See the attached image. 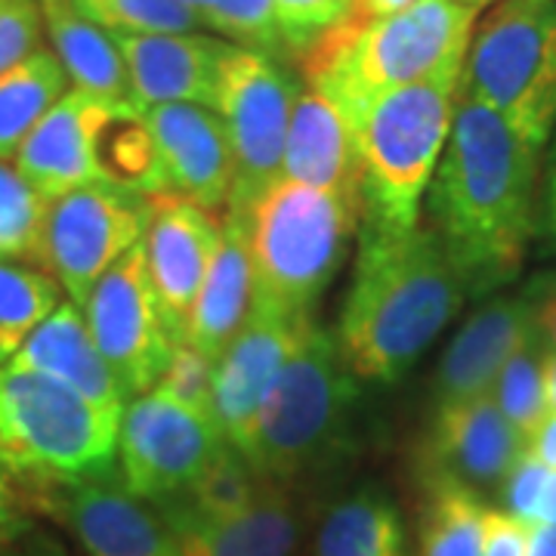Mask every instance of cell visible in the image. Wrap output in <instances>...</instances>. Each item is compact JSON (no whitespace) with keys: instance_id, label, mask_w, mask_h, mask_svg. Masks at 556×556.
I'll return each mask as SVG.
<instances>
[{"instance_id":"e575fe53","label":"cell","mask_w":556,"mask_h":556,"mask_svg":"<svg viewBox=\"0 0 556 556\" xmlns=\"http://www.w3.org/2000/svg\"><path fill=\"white\" fill-rule=\"evenodd\" d=\"M285 53L303 56L321 35L350 16L353 0H273Z\"/></svg>"},{"instance_id":"6da1fadb","label":"cell","mask_w":556,"mask_h":556,"mask_svg":"<svg viewBox=\"0 0 556 556\" xmlns=\"http://www.w3.org/2000/svg\"><path fill=\"white\" fill-rule=\"evenodd\" d=\"M538 155L497 112L457 93L430 217L470 294L501 288L522 266L535 232Z\"/></svg>"},{"instance_id":"1f68e13d","label":"cell","mask_w":556,"mask_h":556,"mask_svg":"<svg viewBox=\"0 0 556 556\" xmlns=\"http://www.w3.org/2000/svg\"><path fill=\"white\" fill-rule=\"evenodd\" d=\"M109 35H192L199 13L186 0H75Z\"/></svg>"},{"instance_id":"b9f144b4","label":"cell","mask_w":556,"mask_h":556,"mask_svg":"<svg viewBox=\"0 0 556 556\" xmlns=\"http://www.w3.org/2000/svg\"><path fill=\"white\" fill-rule=\"evenodd\" d=\"M526 556H556V522L526 526Z\"/></svg>"},{"instance_id":"277c9868","label":"cell","mask_w":556,"mask_h":556,"mask_svg":"<svg viewBox=\"0 0 556 556\" xmlns=\"http://www.w3.org/2000/svg\"><path fill=\"white\" fill-rule=\"evenodd\" d=\"M241 219L254 276L251 303L278 316L313 318L362 226V201L278 179Z\"/></svg>"},{"instance_id":"681fc988","label":"cell","mask_w":556,"mask_h":556,"mask_svg":"<svg viewBox=\"0 0 556 556\" xmlns=\"http://www.w3.org/2000/svg\"><path fill=\"white\" fill-rule=\"evenodd\" d=\"M457 3H467V7H485V3H492V0H457Z\"/></svg>"},{"instance_id":"8992f818","label":"cell","mask_w":556,"mask_h":556,"mask_svg":"<svg viewBox=\"0 0 556 556\" xmlns=\"http://www.w3.org/2000/svg\"><path fill=\"white\" fill-rule=\"evenodd\" d=\"M457 80L408 84L375 100L353 124L362 229L408 232L452 134Z\"/></svg>"},{"instance_id":"484cf974","label":"cell","mask_w":556,"mask_h":556,"mask_svg":"<svg viewBox=\"0 0 556 556\" xmlns=\"http://www.w3.org/2000/svg\"><path fill=\"white\" fill-rule=\"evenodd\" d=\"M313 556H408L396 504L378 485L338 497L318 519Z\"/></svg>"},{"instance_id":"5bb4252c","label":"cell","mask_w":556,"mask_h":556,"mask_svg":"<svg viewBox=\"0 0 556 556\" xmlns=\"http://www.w3.org/2000/svg\"><path fill=\"white\" fill-rule=\"evenodd\" d=\"M309 325L313 318L278 316L251 303L239 334L223 350L214 365V417L236 452L248 448L260 408Z\"/></svg>"},{"instance_id":"ee69618b","label":"cell","mask_w":556,"mask_h":556,"mask_svg":"<svg viewBox=\"0 0 556 556\" xmlns=\"http://www.w3.org/2000/svg\"><path fill=\"white\" fill-rule=\"evenodd\" d=\"M538 522H556V470H551L544 495H541V507H538Z\"/></svg>"},{"instance_id":"74e56055","label":"cell","mask_w":556,"mask_h":556,"mask_svg":"<svg viewBox=\"0 0 556 556\" xmlns=\"http://www.w3.org/2000/svg\"><path fill=\"white\" fill-rule=\"evenodd\" d=\"M482 556H526V522L489 510Z\"/></svg>"},{"instance_id":"d4e9b609","label":"cell","mask_w":556,"mask_h":556,"mask_svg":"<svg viewBox=\"0 0 556 556\" xmlns=\"http://www.w3.org/2000/svg\"><path fill=\"white\" fill-rule=\"evenodd\" d=\"M38 3L43 28L53 40V53L62 62L68 80H75V90L139 112L115 38L97 22L87 20L75 0H38Z\"/></svg>"},{"instance_id":"f546056e","label":"cell","mask_w":556,"mask_h":556,"mask_svg":"<svg viewBox=\"0 0 556 556\" xmlns=\"http://www.w3.org/2000/svg\"><path fill=\"white\" fill-rule=\"evenodd\" d=\"M551 346L541 340L535 328L532 334L517 346V353L504 362L501 375L489 396L495 399L501 415L529 442L538 427L544 424L547 412V390H544V365H547Z\"/></svg>"},{"instance_id":"cb8c5ba5","label":"cell","mask_w":556,"mask_h":556,"mask_svg":"<svg viewBox=\"0 0 556 556\" xmlns=\"http://www.w3.org/2000/svg\"><path fill=\"white\" fill-rule=\"evenodd\" d=\"M251 294H254V276H251L248 229L244 219L226 214L217 254L186 328V343L217 365L223 350L239 334V328L251 313Z\"/></svg>"},{"instance_id":"52a82bcc","label":"cell","mask_w":556,"mask_h":556,"mask_svg":"<svg viewBox=\"0 0 556 556\" xmlns=\"http://www.w3.org/2000/svg\"><path fill=\"white\" fill-rule=\"evenodd\" d=\"M353 402L356 375L340 358L338 340L313 321L263 402L241 457L276 485L303 477L343 445Z\"/></svg>"},{"instance_id":"d590c367","label":"cell","mask_w":556,"mask_h":556,"mask_svg":"<svg viewBox=\"0 0 556 556\" xmlns=\"http://www.w3.org/2000/svg\"><path fill=\"white\" fill-rule=\"evenodd\" d=\"M155 390L186 408L214 417V362H207L189 343H177Z\"/></svg>"},{"instance_id":"60d3db41","label":"cell","mask_w":556,"mask_h":556,"mask_svg":"<svg viewBox=\"0 0 556 556\" xmlns=\"http://www.w3.org/2000/svg\"><path fill=\"white\" fill-rule=\"evenodd\" d=\"M526 452L535 457V460H541L544 467L556 470V412L554 415L544 417V424H541L535 433L529 437V442H526Z\"/></svg>"},{"instance_id":"836d02e7","label":"cell","mask_w":556,"mask_h":556,"mask_svg":"<svg viewBox=\"0 0 556 556\" xmlns=\"http://www.w3.org/2000/svg\"><path fill=\"white\" fill-rule=\"evenodd\" d=\"M204 25H211L223 38L236 40V47L257 50L276 60L285 56L273 0H217L207 10Z\"/></svg>"},{"instance_id":"ac0fdd59","label":"cell","mask_w":556,"mask_h":556,"mask_svg":"<svg viewBox=\"0 0 556 556\" xmlns=\"http://www.w3.org/2000/svg\"><path fill=\"white\" fill-rule=\"evenodd\" d=\"M142 121L155 146L167 192L199 204L207 214L226 211L236 182V161L217 112L192 102H167L146 109Z\"/></svg>"},{"instance_id":"7a4b0ae2","label":"cell","mask_w":556,"mask_h":556,"mask_svg":"<svg viewBox=\"0 0 556 556\" xmlns=\"http://www.w3.org/2000/svg\"><path fill=\"white\" fill-rule=\"evenodd\" d=\"M467 281L433 229H362L338 321V350L362 380L393 383L457 316Z\"/></svg>"},{"instance_id":"603a6c76","label":"cell","mask_w":556,"mask_h":556,"mask_svg":"<svg viewBox=\"0 0 556 556\" xmlns=\"http://www.w3.org/2000/svg\"><path fill=\"white\" fill-rule=\"evenodd\" d=\"M281 179L358 199L356 127L334 102L313 87L300 90L294 102L285 139Z\"/></svg>"},{"instance_id":"f1b7e54d","label":"cell","mask_w":556,"mask_h":556,"mask_svg":"<svg viewBox=\"0 0 556 556\" xmlns=\"http://www.w3.org/2000/svg\"><path fill=\"white\" fill-rule=\"evenodd\" d=\"M482 501L455 485H430L420 522V556H482L485 544Z\"/></svg>"},{"instance_id":"ab89813d","label":"cell","mask_w":556,"mask_h":556,"mask_svg":"<svg viewBox=\"0 0 556 556\" xmlns=\"http://www.w3.org/2000/svg\"><path fill=\"white\" fill-rule=\"evenodd\" d=\"M0 556H72L65 551V544H62L60 538L47 535V532H40V529H28L25 535H20L13 544H7V547H0Z\"/></svg>"},{"instance_id":"9c48e42d","label":"cell","mask_w":556,"mask_h":556,"mask_svg":"<svg viewBox=\"0 0 556 556\" xmlns=\"http://www.w3.org/2000/svg\"><path fill=\"white\" fill-rule=\"evenodd\" d=\"M152 199L115 182H87L47 201L35 257L75 306L130 248L146 241Z\"/></svg>"},{"instance_id":"4fadbf2b","label":"cell","mask_w":556,"mask_h":556,"mask_svg":"<svg viewBox=\"0 0 556 556\" xmlns=\"http://www.w3.org/2000/svg\"><path fill=\"white\" fill-rule=\"evenodd\" d=\"M38 501L87 556H179L159 510L134 495L115 470L50 485Z\"/></svg>"},{"instance_id":"7402d4cb","label":"cell","mask_w":556,"mask_h":556,"mask_svg":"<svg viewBox=\"0 0 556 556\" xmlns=\"http://www.w3.org/2000/svg\"><path fill=\"white\" fill-rule=\"evenodd\" d=\"M7 365L60 380L109 412L121 415L127 405L124 387L115 378V371L109 368V362L102 358L100 346L87 328V318L80 316V309L72 300L60 303L50 316L43 318Z\"/></svg>"},{"instance_id":"7c38bea8","label":"cell","mask_w":556,"mask_h":556,"mask_svg":"<svg viewBox=\"0 0 556 556\" xmlns=\"http://www.w3.org/2000/svg\"><path fill=\"white\" fill-rule=\"evenodd\" d=\"M84 318L127 396H142L159 387L177 343L161 316L146 244L130 248L97 281L84 303Z\"/></svg>"},{"instance_id":"44dd1931","label":"cell","mask_w":556,"mask_h":556,"mask_svg":"<svg viewBox=\"0 0 556 556\" xmlns=\"http://www.w3.org/2000/svg\"><path fill=\"white\" fill-rule=\"evenodd\" d=\"M155 510L177 541L179 556H291L298 547V510L276 482H266L232 517H199L179 504Z\"/></svg>"},{"instance_id":"4316f807","label":"cell","mask_w":556,"mask_h":556,"mask_svg":"<svg viewBox=\"0 0 556 556\" xmlns=\"http://www.w3.org/2000/svg\"><path fill=\"white\" fill-rule=\"evenodd\" d=\"M68 75L53 50H35L0 75V161L20 155L38 121L68 93Z\"/></svg>"},{"instance_id":"8fae6325","label":"cell","mask_w":556,"mask_h":556,"mask_svg":"<svg viewBox=\"0 0 556 556\" xmlns=\"http://www.w3.org/2000/svg\"><path fill=\"white\" fill-rule=\"evenodd\" d=\"M226 445L214 417L149 390L127 402L121 415V482L159 507L186 495Z\"/></svg>"},{"instance_id":"2e32d148","label":"cell","mask_w":556,"mask_h":556,"mask_svg":"<svg viewBox=\"0 0 556 556\" xmlns=\"http://www.w3.org/2000/svg\"><path fill=\"white\" fill-rule=\"evenodd\" d=\"M219 236L223 223L199 204L174 192L152 195V219L142 244L161 316L174 343H186V328L217 254Z\"/></svg>"},{"instance_id":"9a60e30c","label":"cell","mask_w":556,"mask_h":556,"mask_svg":"<svg viewBox=\"0 0 556 556\" xmlns=\"http://www.w3.org/2000/svg\"><path fill=\"white\" fill-rule=\"evenodd\" d=\"M121 115L139 112L112 105L84 90H68L22 142L16 155L20 177L47 201L87 182H105L102 142Z\"/></svg>"},{"instance_id":"ba28073f","label":"cell","mask_w":556,"mask_h":556,"mask_svg":"<svg viewBox=\"0 0 556 556\" xmlns=\"http://www.w3.org/2000/svg\"><path fill=\"white\" fill-rule=\"evenodd\" d=\"M457 93L541 149L556 124V0H501L470 38Z\"/></svg>"},{"instance_id":"5b68a950","label":"cell","mask_w":556,"mask_h":556,"mask_svg":"<svg viewBox=\"0 0 556 556\" xmlns=\"http://www.w3.org/2000/svg\"><path fill=\"white\" fill-rule=\"evenodd\" d=\"M121 415L47 375L0 368V477L38 495L112 473Z\"/></svg>"},{"instance_id":"4dcf8cb0","label":"cell","mask_w":556,"mask_h":556,"mask_svg":"<svg viewBox=\"0 0 556 556\" xmlns=\"http://www.w3.org/2000/svg\"><path fill=\"white\" fill-rule=\"evenodd\" d=\"M263 485H266V479L254 473V467L241 457V452L226 445L217 460L201 473L199 482L186 495H179L177 501H167V504H179L199 517H232L260 495Z\"/></svg>"},{"instance_id":"ffe728a7","label":"cell","mask_w":556,"mask_h":556,"mask_svg":"<svg viewBox=\"0 0 556 556\" xmlns=\"http://www.w3.org/2000/svg\"><path fill=\"white\" fill-rule=\"evenodd\" d=\"M532 300L526 294L495 298L479 306L439 358L433 380L437 408L489 396L504 362L517 353V346L532 334Z\"/></svg>"},{"instance_id":"d6a6232c","label":"cell","mask_w":556,"mask_h":556,"mask_svg":"<svg viewBox=\"0 0 556 556\" xmlns=\"http://www.w3.org/2000/svg\"><path fill=\"white\" fill-rule=\"evenodd\" d=\"M47 199L0 161V260L35 257Z\"/></svg>"},{"instance_id":"7dc6e473","label":"cell","mask_w":556,"mask_h":556,"mask_svg":"<svg viewBox=\"0 0 556 556\" xmlns=\"http://www.w3.org/2000/svg\"><path fill=\"white\" fill-rule=\"evenodd\" d=\"M551 199H547V204H551V229H554L556 236V146H554V164H551V192H547Z\"/></svg>"},{"instance_id":"30bf717a","label":"cell","mask_w":556,"mask_h":556,"mask_svg":"<svg viewBox=\"0 0 556 556\" xmlns=\"http://www.w3.org/2000/svg\"><path fill=\"white\" fill-rule=\"evenodd\" d=\"M298 97V80L278 65L276 56L229 43L219 62L214 97V112L223 118L236 161V182L226 214L241 217L281 179L285 139Z\"/></svg>"},{"instance_id":"d6986e66","label":"cell","mask_w":556,"mask_h":556,"mask_svg":"<svg viewBox=\"0 0 556 556\" xmlns=\"http://www.w3.org/2000/svg\"><path fill=\"white\" fill-rule=\"evenodd\" d=\"M139 112L167 102L214 109L219 62L229 43L204 35H112Z\"/></svg>"},{"instance_id":"e0dca14e","label":"cell","mask_w":556,"mask_h":556,"mask_svg":"<svg viewBox=\"0 0 556 556\" xmlns=\"http://www.w3.org/2000/svg\"><path fill=\"white\" fill-rule=\"evenodd\" d=\"M526 439L507 424L492 396L437 408L433 430L424 445V473L430 485H455L470 495L504 485Z\"/></svg>"},{"instance_id":"7bdbcfd3","label":"cell","mask_w":556,"mask_h":556,"mask_svg":"<svg viewBox=\"0 0 556 556\" xmlns=\"http://www.w3.org/2000/svg\"><path fill=\"white\" fill-rule=\"evenodd\" d=\"M415 0H353L350 16L353 20H378V16H390L396 10H405Z\"/></svg>"},{"instance_id":"c3c4849f","label":"cell","mask_w":556,"mask_h":556,"mask_svg":"<svg viewBox=\"0 0 556 556\" xmlns=\"http://www.w3.org/2000/svg\"><path fill=\"white\" fill-rule=\"evenodd\" d=\"M186 3H189V7H192L195 13H199L201 25H204V16H207V10H211V7H214L217 0H186Z\"/></svg>"},{"instance_id":"f6af8a7d","label":"cell","mask_w":556,"mask_h":556,"mask_svg":"<svg viewBox=\"0 0 556 556\" xmlns=\"http://www.w3.org/2000/svg\"><path fill=\"white\" fill-rule=\"evenodd\" d=\"M526 298L541 300V298H556V269L554 273H544L538 276L529 288H526Z\"/></svg>"},{"instance_id":"3957f363","label":"cell","mask_w":556,"mask_h":556,"mask_svg":"<svg viewBox=\"0 0 556 556\" xmlns=\"http://www.w3.org/2000/svg\"><path fill=\"white\" fill-rule=\"evenodd\" d=\"M477 7L415 0L378 20L334 25L300 56L306 87L338 105L350 124L380 97L424 80H460Z\"/></svg>"},{"instance_id":"83f0119b","label":"cell","mask_w":556,"mask_h":556,"mask_svg":"<svg viewBox=\"0 0 556 556\" xmlns=\"http://www.w3.org/2000/svg\"><path fill=\"white\" fill-rule=\"evenodd\" d=\"M60 281L43 269L0 260V365L22 350L28 334L60 306Z\"/></svg>"},{"instance_id":"8d00e7d4","label":"cell","mask_w":556,"mask_h":556,"mask_svg":"<svg viewBox=\"0 0 556 556\" xmlns=\"http://www.w3.org/2000/svg\"><path fill=\"white\" fill-rule=\"evenodd\" d=\"M40 31L38 0H0V75L40 50Z\"/></svg>"},{"instance_id":"bcb514c9","label":"cell","mask_w":556,"mask_h":556,"mask_svg":"<svg viewBox=\"0 0 556 556\" xmlns=\"http://www.w3.org/2000/svg\"><path fill=\"white\" fill-rule=\"evenodd\" d=\"M544 390H547V412H556V350L547 353V365H544Z\"/></svg>"},{"instance_id":"f35d334b","label":"cell","mask_w":556,"mask_h":556,"mask_svg":"<svg viewBox=\"0 0 556 556\" xmlns=\"http://www.w3.org/2000/svg\"><path fill=\"white\" fill-rule=\"evenodd\" d=\"M28 529H31V519H28V510L22 504V495L0 477V547L13 544Z\"/></svg>"}]
</instances>
